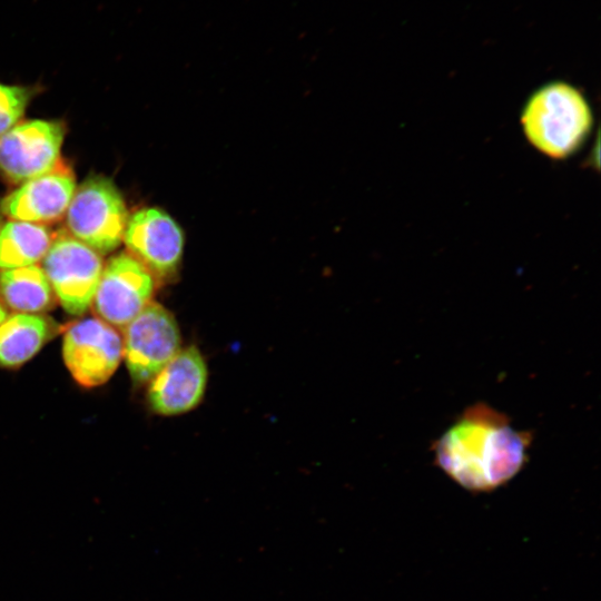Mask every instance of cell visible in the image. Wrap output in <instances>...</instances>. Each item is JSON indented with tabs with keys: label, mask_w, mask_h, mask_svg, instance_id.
Wrapping results in <instances>:
<instances>
[{
	"label": "cell",
	"mask_w": 601,
	"mask_h": 601,
	"mask_svg": "<svg viewBox=\"0 0 601 601\" xmlns=\"http://www.w3.org/2000/svg\"><path fill=\"white\" fill-rule=\"evenodd\" d=\"M207 381L208 368L200 351L196 346L180 348L149 382L148 404L159 415L187 413L201 402Z\"/></svg>",
	"instance_id": "cell-10"
},
{
	"label": "cell",
	"mask_w": 601,
	"mask_h": 601,
	"mask_svg": "<svg viewBox=\"0 0 601 601\" xmlns=\"http://www.w3.org/2000/svg\"><path fill=\"white\" fill-rule=\"evenodd\" d=\"M155 278L130 254L112 256L99 279L92 307L96 315L117 329H122L150 302Z\"/></svg>",
	"instance_id": "cell-8"
},
{
	"label": "cell",
	"mask_w": 601,
	"mask_h": 601,
	"mask_svg": "<svg viewBox=\"0 0 601 601\" xmlns=\"http://www.w3.org/2000/svg\"><path fill=\"white\" fill-rule=\"evenodd\" d=\"M68 234L98 254L115 250L128 221L125 200L107 177L91 176L76 190L67 209Z\"/></svg>",
	"instance_id": "cell-3"
},
{
	"label": "cell",
	"mask_w": 601,
	"mask_h": 601,
	"mask_svg": "<svg viewBox=\"0 0 601 601\" xmlns=\"http://www.w3.org/2000/svg\"><path fill=\"white\" fill-rule=\"evenodd\" d=\"M53 235L45 226L10 220L0 228V270L35 265L49 249Z\"/></svg>",
	"instance_id": "cell-14"
},
{
	"label": "cell",
	"mask_w": 601,
	"mask_h": 601,
	"mask_svg": "<svg viewBox=\"0 0 601 601\" xmlns=\"http://www.w3.org/2000/svg\"><path fill=\"white\" fill-rule=\"evenodd\" d=\"M122 331L124 358L136 385L149 383L181 348L174 315L152 300Z\"/></svg>",
	"instance_id": "cell-5"
},
{
	"label": "cell",
	"mask_w": 601,
	"mask_h": 601,
	"mask_svg": "<svg viewBox=\"0 0 601 601\" xmlns=\"http://www.w3.org/2000/svg\"><path fill=\"white\" fill-rule=\"evenodd\" d=\"M42 269L62 308L79 316L91 306L104 263L100 254L60 231L42 258Z\"/></svg>",
	"instance_id": "cell-4"
},
{
	"label": "cell",
	"mask_w": 601,
	"mask_h": 601,
	"mask_svg": "<svg viewBox=\"0 0 601 601\" xmlns=\"http://www.w3.org/2000/svg\"><path fill=\"white\" fill-rule=\"evenodd\" d=\"M59 331L39 314L16 313L0 325V367L14 368L32 358Z\"/></svg>",
	"instance_id": "cell-12"
},
{
	"label": "cell",
	"mask_w": 601,
	"mask_h": 601,
	"mask_svg": "<svg viewBox=\"0 0 601 601\" xmlns=\"http://www.w3.org/2000/svg\"><path fill=\"white\" fill-rule=\"evenodd\" d=\"M8 317L7 309L4 308L3 304L0 302V325L2 322Z\"/></svg>",
	"instance_id": "cell-16"
},
{
	"label": "cell",
	"mask_w": 601,
	"mask_h": 601,
	"mask_svg": "<svg viewBox=\"0 0 601 601\" xmlns=\"http://www.w3.org/2000/svg\"><path fill=\"white\" fill-rule=\"evenodd\" d=\"M529 432L514 428L493 407L477 403L465 408L434 443L436 464L457 484L476 492L494 490L525 464Z\"/></svg>",
	"instance_id": "cell-1"
},
{
	"label": "cell",
	"mask_w": 601,
	"mask_h": 601,
	"mask_svg": "<svg viewBox=\"0 0 601 601\" xmlns=\"http://www.w3.org/2000/svg\"><path fill=\"white\" fill-rule=\"evenodd\" d=\"M125 245L154 278L173 276L180 263L184 236L177 223L158 208H144L128 218Z\"/></svg>",
	"instance_id": "cell-9"
},
{
	"label": "cell",
	"mask_w": 601,
	"mask_h": 601,
	"mask_svg": "<svg viewBox=\"0 0 601 601\" xmlns=\"http://www.w3.org/2000/svg\"><path fill=\"white\" fill-rule=\"evenodd\" d=\"M65 364L83 387L106 383L124 357L118 329L100 318H85L70 325L62 341Z\"/></svg>",
	"instance_id": "cell-7"
},
{
	"label": "cell",
	"mask_w": 601,
	"mask_h": 601,
	"mask_svg": "<svg viewBox=\"0 0 601 601\" xmlns=\"http://www.w3.org/2000/svg\"><path fill=\"white\" fill-rule=\"evenodd\" d=\"M32 93L31 87L0 82V137L18 124Z\"/></svg>",
	"instance_id": "cell-15"
},
{
	"label": "cell",
	"mask_w": 601,
	"mask_h": 601,
	"mask_svg": "<svg viewBox=\"0 0 601 601\" xmlns=\"http://www.w3.org/2000/svg\"><path fill=\"white\" fill-rule=\"evenodd\" d=\"M521 122L535 148L561 159L583 145L592 128V112L577 88L556 81L544 85L529 98Z\"/></svg>",
	"instance_id": "cell-2"
},
{
	"label": "cell",
	"mask_w": 601,
	"mask_h": 601,
	"mask_svg": "<svg viewBox=\"0 0 601 601\" xmlns=\"http://www.w3.org/2000/svg\"><path fill=\"white\" fill-rule=\"evenodd\" d=\"M0 298L7 307L24 314L49 311L56 300L42 267L36 264L1 270Z\"/></svg>",
	"instance_id": "cell-13"
},
{
	"label": "cell",
	"mask_w": 601,
	"mask_h": 601,
	"mask_svg": "<svg viewBox=\"0 0 601 601\" xmlns=\"http://www.w3.org/2000/svg\"><path fill=\"white\" fill-rule=\"evenodd\" d=\"M65 126L53 120L16 124L0 137V175L23 184L51 171L60 159Z\"/></svg>",
	"instance_id": "cell-6"
},
{
	"label": "cell",
	"mask_w": 601,
	"mask_h": 601,
	"mask_svg": "<svg viewBox=\"0 0 601 601\" xmlns=\"http://www.w3.org/2000/svg\"><path fill=\"white\" fill-rule=\"evenodd\" d=\"M75 190L73 173L59 162L51 171L21 184L7 195L0 209L12 220L55 223L66 214Z\"/></svg>",
	"instance_id": "cell-11"
}]
</instances>
